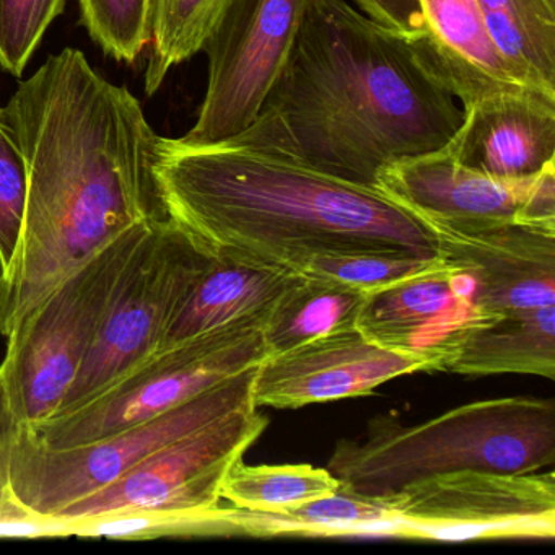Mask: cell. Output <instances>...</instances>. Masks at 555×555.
Returning a JSON list of instances; mask_svg holds the SVG:
<instances>
[{
	"label": "cell",
	"instance_id": "1",
	"mask_svg": "<svg viewBox=\"0 0 555 555\" xmlns=\"http://www.w3.org/2000/svg\"><path fill=\"white\" fill-rule=\"evenodd\" d=\"M27 162L21 242L0 274V336L132 227L168 219L158 138L128 87L66 48L4 106Z\"/></svg>",
	"mask_w": 555,
	"mask_h": 555
},
{
	"label": "cell",
	"instance_id": "2",
	"mask_svg": "<svg viewBox=\"0 0 555 555\" xmlns=\"http://www.w3.org/2000/svg\"><path fill=\"white\" fill-rule=\"evenodd\" d=\"M463 119L464 109L422 67L408 37L344 0H311L258 118L235 139L376 186L388 165L443 149Z\"/></svg>",
	"mask_w": 555,
	"mask_h": 555
},
{
	"label": "cell",
	"instance_id": "3",
	"mask_svg": "<svg viewBox=\"0 0 555 555\" xmlns=\"http://www.w3.org/2000/svg\"><path fill=\"white\" fill-rule=\"evenodd\" d=\"M155 175L168 217L210 251L229 249L297 274L326 256H440L434 230L379 188L264 145L158 138Z\"/></svg>",
	"mask_w": 555,
	"mask_h": 555
},
{
	"label": "cell",
	"instance_id": "4",
	"mask_svg": "<svg viewBox=\"0 0 555 555\" xmlns=\"http://www.w3.org/2000/svg\"><path fill=\"white\" fill-rule=\"evenodd\" d=\"M554 463L555 402L518 396L469 402L414 425L376 415L362 441H337L327 469L356 492L392 495L454 470L522 474Z\"/></svg>",
	"mask_w": 555,
	"mask_h": 555
},
{
	"label": "cell",
	"instance_id": "5",
	"mask_svg": "<svg viewBox=\"0 0 555 555\" xmlns=\"http://www.w3.org/2000/svg\"><path fill=\"white\" fill-rule=\"evenodd\" d=\"M256 369L118 434L73 448H48L25 425L0 417V477L24 508L57 518L67 506L100 492L165 444L242 409L256 408ZM258 409V408H256Z\"/></svg>",
	"mask_w": 555,
	"mask_h": 555
},
{
	"label": "cell",
	"instance_id": "6",
	"mask_svg": "<svg viewBox=\"0 0 555 555\" xmlns=\"http://www.w3.org/2000/svg\"><path fill=\"white\" fill-rule=\"evenodd\" d=\"M155 222L132 227L106 246L5 337L0 392L12 425L34 427L56 414L95 340L122 268Z\"/></svg>",
	"mask_w": 555,
	"mask_h": 555
},
{
	"label": "cell",
	"instance_id": "7",
	"mask_svg": "<svg viewBox=\"0 0 555 555\" xmlns=\"http://www.w3.org/2000/svg\"><path fill=\"white\" fill-rule=\"evenodd\" d=\"M214 259L193 233L152 223L113 288L95 340L56 415L82 408L157 352L168 321Z\"/></svg>",
	"mask_w": 555,
	"mask_h": 555
},
{
	"label": "cell",
	"instance_id": "8",
	"mask_svg": "<svg viewBox=\"0 0 555 555\" xmlns=\"http://www.w3.org/2000/svg\"><path fill=\"white\" fill-rule=\"evenodd\" d=\"M264 321L209 331L157 350L76 411L25 427L48 448H73L149 421L269 356Z\"/></svg>",
	"mask_w": 555,
	"mask_h": 555
},
{
	"label": "cell",
	"instance_id": "9",
	"mask_svg": "<svg viewBox=\"0 0 555 555\" xmlns=\"http://www.w3.org/2000/svg\"><path fill=\"white\" fill-rule=\"evenodd\" d=\"M311 0H229L203 50L209 61L196 125L181 141H232L256 121L284 70Z\"/></svg>",
	"mask_w": 555,
	"mask_h": 555
},
{
	"label": "cell",
	"instance_id": "10",
	"mask_svg": "<svg viewBox=\"0 0 555 555\" xmlns=\"http://www.w3.org/2000/svg\"><path fill=\"white\" fill-rule=\"evenodd\" d=\"M555 477L463 469L415 480L395 493L388 538L469 542L552 539Z\"/></svg>",
	"mask_w": 555,
	"mask_h": 555
},
{
	"label": "cell",
	"instance_id": "11",
	"mask_svg": "<svg viewBox=\"0 0 555 555\" xmlns=\"http://www.w3.org/2000/svg\"><path fill=\"white\" fill-rule=\"evenodd\" d=\"M269 421L242 409L165 444L100 492L67 506L57 518H93L128 509L197 512L222 502L230 467L264 434Z\"/></svg>",
	"mask_w": 555,
	"mask_h": 555
},
{
	"label": "cell",
	"instance_id": "12",
	"mask_svg": "<svg viewBox=\"0 0 555 555\" xmlns=\"http://www.w3.org/2000/svg\"><path fill=\"white\" fill-rule=\"evenodd\" d=\"M376 188L428 227L476 230L518 223L555 230V164L532 177L496 178L440 149L383 168Z\"/></svg>",
	"mask_w": 555,
	"mask_h": 555
},
{
	"label": "cell",
	"instance_id": "13",
	"mask_svg": "<svg viewBox=\"0 0 555 555\" xmlns=\"http://www.w3.org/2000/svg\"><path fill=\"white\" fill-rule=\"evenodd\" d=\"M425 372L415 357L385 349L357 327L268 356L256 369V408L300 409L370 395L398 376Z\"/></svg>",
	"mask_w": 555,
	"mask_h": 555
},
{
	"label": "cell",
	"instance_id": "14",
	"mask_svg": "<svg viewBox=\"0 0 555 555\" xmlns=\"http://www.w3.org/2000/svg\"><path fill=\"white\" fill-rule=\"evenodd\" d=\"M430 229L440 258L473 281L482 320L555 305V230L518 223Z\"/></svg>",
	"mask_w": 555,
	"mask_h": 555
},
{
	"label": "cell",
	"instance_id": "15",
	"mask_svg": "<svg viewBox=\"0 0 555 555\" xmlns=\"http://www.w3.org/2000/svg\"><path fill=\"white\" fill-rule=\"evenodd\" d=\"M482 318L473 281L453 266L366 294L356 327L372 343L415 357L425 372L447 370L463 334Z\"/></svg>",
	"mask_w": 555,
	"mask_h": 555
},
{
	"label": "cell",
	"instance_id": "16",
	"mask_svg": "<svg viewBox=\"0 0 555 555\" xmlns=\"http://www.w3.org/2000/svg\"><path fill=\"white\" fill-rule=\"evenodd\" d=\"M422 12L421 31L409 44L463 109L490 96L541 93L526 86L503 56L477 0H422Z\"/></svg>",
	"mask_w": 555,
	"mask_h": 555
},
{
	"label": "cell",
	"instance_id": "17",
	"mask_svg": "<svg viewBox=\"0 0 555 555\" xmlns=\"http://www.w3.org/2000/svg\"><path fill=\"white\" fill-rule=\"evenodd\" d=\"M443 151L496 178H526L555 164V99L516 93L480 100L464 109Z\"/></svg>",
	"mask_w": 555,
	"mask_h": 555
},
{
	"label": "cell",
	"instance_id": "18",
	"mask_svg": "<svg viewBox=\"0 0 555 555\" xmlns=\"http://www.w3.org/2000/svg\"><path fill=\"white\" fill-rule=\"evenodd\" d=\"M301 274L240 253L217 249L204 274L168 321L158 350L209 331L245 321H264Z\"/></svg>",
	"mask_w": 555,
	"mask_h": 555
},
{
	"label": "cell",
	"instance_id": "19",
	"mask_svg": "<svg viewBox=\"0 0 555 555\" xmlns=\"http://www.w3.org/2000/svg\"><path fill=\"white\" fill-rule=\"evenodd\" d=\"M447 372L483 376L516 373L555 378V305L515 311L470 326Z\"/></svg>",
	"mask_w": 555,
	"mask_h": 555
},
{
	"label": "cell",
	"instance_id": "20",
	"mask_svg": "<svg viewBox=\"0 0 555 555\" xmlns=\"http://www.w3.org/2000/svg\"><path fill=\"white\" fill-rule=\"evenodd\" d=\"M519 79L555 99V0H477Z\"/></svg>",
	"mask_w": 555,
	"mask_h": 555
},
{
	"label": "cell",
	"instance_id": "21",
	"mask_svg": "<svg viewBox=\"0 0 555 555\" xmlns=\"http://www.w3.org/2000/svg\"><path fill=\"white\" fill-rule=\"evenodd\" d=\"M366 294L326 279L305 278L269 313L262 336L269 356L356 327Z\"/></svg>",
	"mask_w": 555,
	"mask_h": 555
},
{
	"label": "cell",
	"instance_id": "22",
	"mask_svg": "<svg viewBox=\"0 0 555 555\" xmlns=\"http://www.w3.org/2000/svg\"><path fill=\"white\" fill-rule=\"evenodd\" d=\"M340 480L311 464L248 466L243 460L230 467L222 483V500L251 512L279 513L337 492Z\"/></svg>",
	"mask_w": 555,
	"mask_h": 555
},
{
	"label": "cell",
	"instance_id": "23",
	"mask_svg": "<svg viewBox=\"0 0 555 555\" xmlns=\"http://www.w3.org/2000/svg\"><path fill=\"white\" fill-rule=\"evenodd\" d=\"M229 0H152L145 92L154 95L171 69L203 50Z\"/></svg>",
	"mask_w": 555,
	"mask_h": 555
},
{
	"label": "cell",
	"instance_id": "24",
	"mask_svg": "<svg viewBox=\"0 0 555 555\" xmlns=\"http://www.w3.org/2000/svg\"><path fill=\"white\" fill-rule=\"evenodd\" d=\"M443 266L440 256L421 258L408 253L369 251L314 258L300 269V274L305 278L326 279L370 294L405 279L437 271Z\"/></svg>",
	"mask_w": 555,
	"mask_h": 555
},
{
	"label": "cell",
	"instance_id": "25",
	"mask_svg": "<svg viewBox=\"0 0 555 555\" xmlns=\"http://www.w3.org/2000/svg\"><path fill=\"white\" fill-rule=\"evenodd\" d=\"M82 25L103 53L135 63L151 44L152 0H79Z\"/></svg>",
	"mask_w": 555,
	"mask_h": 555
},
{
	"label": "cell",
	"instance_id": "26",
	"mask_svg": "<svg viewBox=\"0 0 555 555\" xmlns=\"http://www.w3.org/2000/svg\"><path fill=\"white\" fill-rule=\"evenodd\" d=\"M66 8V0H0V67L24 76L48 28Z\"/></svg>",
	"mask_w": 555,
	"mask_h": 555
},
{
	"label": "cell",
	"instance_id": "27",
	"mask_svg": "<svg viewBox=\"0 0 555 555\" xmlns=\"http://www.w3.org/2000/svg\"><path fill=\"white\" fill-rule=\"evenodd\" d=\"M27 162L17 134L0 108V274L9 271L24 227Z\"/></svg>",
	"mask_w": 555,
	"mask_h": 555
},
{
	"label": "cell",
	"instance_id": "28",
	"mask_svg": "<svg viewBox=\"0 0 555 555\" xmlns=\"http://www.w3.org/2000/svg\"><path fill=\"white\" fill-rule=\"evenodd\" d=\"M363 15L386 30L414 37L424 22L422 0H353Z\"/></svg>",
	"mask_w": 555,
	"mask_h": 555
},
{
	"label": "cell",
	"instance_id": "29",
	"mask_svg": "<svg viewBox=\"0 0 555 555\" xmlns=\"http://www.w3.org/2000/svg\"><path fill=\"white\" fill-rule=\"evenodd\" d=\"M5 408H4V399H2V392H0V417L4 415ZM12 495L11 492H9L8 483H5V480L0 477V513H2V509L5 508V506L9 505V502H11Z\"/></svg>",
	"mask_w": 555,
	"mask_h": 555
}]
</instances>
